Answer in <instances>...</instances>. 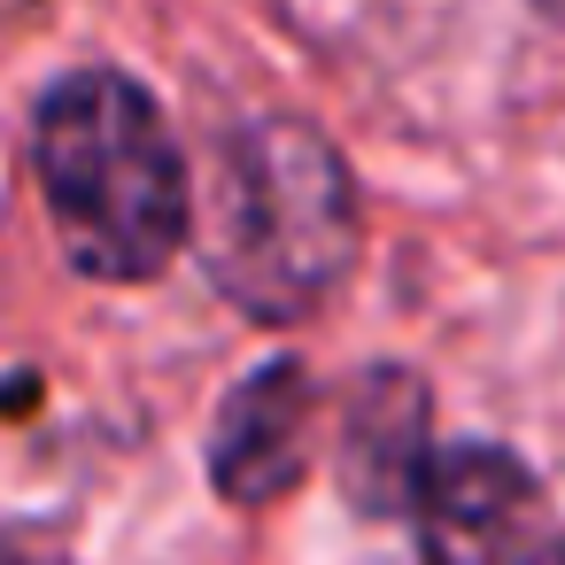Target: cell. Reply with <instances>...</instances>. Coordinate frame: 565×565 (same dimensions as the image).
<instances>
[{
    "label": "cell",
    "mask_w": 565,
    "mask_h": 565,
    "mask_svg": "<svg viewBox=\"0 0 565 565\" xmlns=\"http://www.w3.org/2000/svg\"><path fill=\"white\" fill-rule=\"evenodd\" d=\"M32 179L55 248L78 279L148 287L194 233V179L156 109L125 71H71L32 109Z\"/></svg>",
    "instance_id": "cell-1"
},
{
    "label": "cell",
    "mask_w": 565,
    "mask_h": 565,
    "mask_svg": "<svg viewBox=\"0 0 565 565\" xmlns=\"http://www.w3.org/2000/svg\"><path fill=\"white\" fill-rule=\"evenodd\" d=\"M356 241V179L318 125L256 117L217 148L202 202V264L233 310L264 326L310 318L349 279Z\"/></svg>",
    "instance_id": "cell-2"
},
{
    "label": "cell",
    "mask_w": 565,
    "mask_h": 565,
    "mask_svg": "<svg viewBox=\"0 0 565 565\" xmlns=\"http://www.w3.org/2000/svg\"><path fill=\"white\" fill-rule=\"evenodd\" d=\"M403 503L418 519L426 565H542L557 550L542 480L526 472V457H511L495 441L426 449Z\"/></svg>",
    "instance_id": "cell-3"
},
{
    "label": "cell",
    "mask_w": 565,
    "mask_h": 565,
    "mask_svg": "<svg viewBox=\"0 0 565 565\" xmlns=\"http://www.w3.org/2000/svg\"><path fill=\"white\" fill-rule=\"evenodd\" d=\"M310 426H318V380L302 356H264L210 426V480L225 503L256 511L287 495L310 472Z\"/></svg>",
    "instance_id": "cell-4"
},
{
    "label": "cell",
    "mask_w": 565,
    "mask_h": 565,
    "mask_svg": "<svg viewBox=\"0 0 565 565\" xmlns=\"http://www.w3.org/2000/svg\"><path fill=\"white\" fill-rule=\"evenodd\" d=\"M333 465L364 511H395L426 465V387L411 372H364L341 395Z\"/></svg>",
    "instance_id": "cell-5"
},
{
    "label": "cell",
    "mask_w": 565,
    "mask_h": 565,
    "mask_svg": "<svg viewBox=\"0 0 565 565\" xmlns=\"http://www.w3.org/2000/svg\"><path fill=\"white\" fill-rule=\"evenodd\" d=\"M0 565H63V557L40 550V542H24V534H0Z\"/></svg>",
    "instance_id": "cell-6"
},
{
    "label": "cell",
    "mask_w": 565,
    "mask_h": 565,
    "mask_svg": "<svg viewBox=\"0 0 565 565\" xmlns=\"http://www.w3.org/2000/svg\"><path fill=\"white\" fill-rule=\"evenodd\" d=\"M534 9H542L550 24H565V0H534Z\"/></svg>",
    "instance_id": "cell-7"
},
{
    "label": "cell",
    "mask_w": 565,
    "mask_h": 565,
    "mask_svg": "<svg viewBox=\"0 0 565 565\" xmlns=\"http://www.w3.org/2000/svg\"><path fill=\"white\" fill-rule=\"evenodd\" d=\"M542 565H565V534H557V550H550V557H542Z\"/></svg>",
    "instance_id": "cell-8"
}]
</instances>
